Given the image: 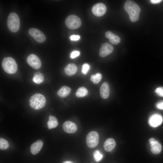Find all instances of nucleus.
<instances>
[{"label":"nucleus","mask_w":163,"mask_h":163,"mask_svg":"<svg viewBox=\"0 0 163 163\" xmlns=\"http://www.w3.org/2000/svg\"><path fill=\"white\" fill-rule=\"evenodd\" d=\"M28 33L37 42L41 43L46 39L45 34L40 30L36 28H30L28 30Z\"/></svg>","instance_id":"obj_7"},{"label":"nucleus","mask_w":163,"mask_h":163,"mask_svg":"<svg viewBox=\"0 0 163 163\" xmlns=\"http://www.w3.org/2000/svg\"><path fill=\"white\" fill-rule=\"evenodd\" d=\"M105 37L109 39V41L114 45H117L120 42V38L110 31H108L106 32Z\"/></svg>","instance_id":"obj_15"},{"label":"nucleus","mask_w":163,"mask_h":163,"mask_svg":"<svg viewBox=\"0 0 163 163\" xmlns=\"http://www.w3.org/2000/svg\"><path fill=\"white\" fill-rule=\"evenodd\" d=\"M65 23L66 27L72 30L79 28L82 24L80 18L75 15H70L68 16L65 20Z\"/></svg>","instance_id":"obj_5"},{"label":"nucleus","mask_w":163,"mask_h":163,"mask_svg":"<svg viewBox=\"0 0 163 163\" xmlns=\"http://www.w3.org/2000/svg\"><path fill=\"white\" fill-rule=\"evenodd\" d=\"M62 163H74L72 161H64Z\"/></svg>","instance_id":"obj_32"},{"label":"nucleus","mask_w":163,"mask_h":163,"mask_svg":"<svg viewBox=\"0 0 163 163\" xmlns=\"http://www.w3.org/2000/svg\"><path fill=\"white\" fill-rule=\"evenodd\" d=\"M151 146V151L153 154H157L161 152L162 147L161 144L153 138L149 140Z\"/></svg>","instance_id":"obj_11"},{"label":"nucleus","mask_w":163,"mask_h":163,"mask_svg":"<svg viewBox=\"0 0 163 163\" xmlns=\"http://www.w3.org/2000/svg\"><path fill=\"white\" fill-rule=\"evenodd\" d=\"M46 103V98L42 94L36 93L30 97L29 104L30 107L36 110L42 109L45 105Z\"/></svg>","instance_id":"obj_2"},{"label":"nucleus","mask_w":163,"mask_h":163,"mask_svg":"<svg viewBox=\"0 0 163 163\" xmlns=\"http://www.w3.org/2000/svg\"><path fill=\"white\" fill-rule=\"evenodd\" d=\"M80 52L78 51H74L72 52L71 54V57L72 59H74L79 55Z\"/></svg>","instance_id":"obj_28"},{"label":"nucleus","mask_w":163,"mask_h":163,"mask_svg":"<svg viewBox=\"0 0 163 163\" xmlns=\"http://www.w3.org/2000/svg\"><path fill=\"white\" fill-rule=\"evenodd\" d=\"M44 79V75L40 72H37L34 73L33 80L36 83L39 84L43 82Z\"/></svg>","instance_id":"obj_21"},{"label":"nucleus","mask_w":163,"mask_h":163,"mask_svg":"<svg viewBox=\"0 0 163 163\" xmlns=\"http://www.w3.org/2000/svg\"><path fill=\"white\" fill-rule=\"evenodd\" d=\"M155 91L158 96L163 97V87H158L155 89Z\"/></svg>","instance_id":"obj_27"},{"label":"nucleus","mask_w":163,"mask_h":163,"mask_svg":"<svg viewBox=\"0 0 163 163\" xmlns=\"http://www.w3.org/2000/svg\"><path fill=\"white\" fill-rule=\"evenodd\" d=\"M94 159L96 162L99 161L103 157V155L98 150L95 151L93 154Z\"/></svg>","instance_id":"obj_25"},{"label":"nucleus","mask_w":163,"mask_h":163,"mask_svg":"<svg viewBox=\"0 0 163 163\" xmlns=\"http://www.w3.org/2000/svg\"><path fill=\"white\" fill-rule=\"evenodd\" d=\"M43 145V142L40 140L33 143L30 147V151L32 154L33 155L37 154L40 150Z\"/></svg>","instance_id":"obj_16"},{"label":"nucleus","mask_w":163,"mask_h":163,"mask_svg":"<svg viewBox=\"0 0 163 163\" xmlns=\"http://www.w3.org/2000/svg\"><path fill=\"white\" fill-rule=\"evenodd\" d=\"M113 50V47L110 44L105 43L101 47L99 52V56L104 57L111 53Z\"/></svg>","instance_id":"obj_10"},{"label":"nucleus","mask_w":163,"mask_h":163,"mask_svg":"<svg viewBox=\"0 0 163 163\" xmlns=\"http://www.w3.org/2000/svg\"><path fill=\"white\" fill-rule=\"evenodd\" d=\"M63 128L66 132L69 133H72L76 131L77 127L76 125L74 123L67 121L63 123Z\"/></svg>","instance_id":"obj_13"},{"label":"nucleus","mask_w":163,"mask_h":163,"mask_svg":"<svg viewBox=\"0 0 163 163\" xmlns=\"http://www.w3.org/2000/svg\"><path fill=\"white\" fill-rule=\"evenodd\" d=\"M80 38V36L78 35H73L71 36L70 39L72 40H77Z\"/></svg>","instance_id":"obj_29"},{"label":"nucleus","mask_w":163,"mask_h":163,"mask_svg":"<svg viewBox=\"0 0 163 163\" xmlns=\"http://www.w3.org/2000/svg\"><path fill=\"white\" fill-rule=\"evenodd\" d=\"M163 121L161 116L158 114H155L152 115L149 120V123L151 126L156 127L160 125Z\"/></svg>","instance_id":"obj_12"},{"label":"nucleus","mask_w":163,"mask_h":163,"mask_svg":"<svg viewBox=\"0 0 163 163\" xmlns=\"http://www.w3.org/2000/svg\"><path fill=\"white\" fill-rule=\"evenodd\" d=\"M116 146V142L112 138L107 139L104 144V148L105 150L107 152H111L113 150Z\"/></svg>","instance_id":"obj_18"},{"label":"nucleus","mask_w":163,"mask_h":163,"mask_svg":"<svg viewBox=\"0 0 163 163\" xmlns=\"http://www.w3.org/2000/svg\"><path fill=\"white\" fill-rule=\"evenodd\" d=\"M156 107L160 109L163 110V101L159 102L157 103Z\"/></svg>","instance_id":"obj_30"},{"label":"nucleus","mask_w":163,"mask_h":163,"mask_svg":"<svg viewBox=\"0 0 163 163\" xmlns=\"http://www.w3.org/2000/svg\"><path fill=\"white\" fill-rule=\"evenodd\" d=\"M2 65L5 72L9 74L15 73L18 69V66L15 61L11 57L4 58Z\"/></svg>","instance_id":"obj_3"},{"label":"nucleus","mask_w":163,"mask_h":163,"mask_svg":"<svg viewBox=\"0 0 163 163\" xmlns=\"http://www.w3.org/2000/svg\"><path fill=\"white\" fill-rule=\"evenodd\" d=\"M27 62L28 64L35 69H38L41 66V63L39 57L36 55L31 54L27 58Z\"/></svg>","instance_id":"obj_8"},{"label":"nucleus","mask_w":163,"mask_h":163,"mask_svg":"<svg viewBox=\"0 0 163 163\" xmlns=\"http://www.w3.org/2000/svg\"><path fill=\"white\" fill-rule=\"evenodd\" d=\"M102 75L101 73H97L91 76V80L94 84H97L101 81Z\"/></svg>","instance_id":"obj_23"},{"label":"nucleus","mask_w":163,"mask_h":163,"mask_svg":"<svg viewBox=\"0 0 163 163\" xmlns=\"http://www.w3.org/2000/svg\"><path fill=\"white\" fill-rule=\"evenodd\" d=\"M8 142L4 139L0 138V149L1 150H5L9 147Z\"/></svg>","instance_id":"obj_24"},{"label":"nucleus","mask_w":163,"mask_h":163,"mask_svg":"<svg viewBox=\"0 0 163 163\" xmlns=\"http://www.w3.org/2000/svg\"><path fill=\"white\" fill-rule=\"evenodd\" d=\"M124 8L128 14L131 21L135 22L139 20L141 9L134 2L131 0L126 1L124 3Z\"/></svg>","instance_id":"obj_1"},{"label":"nucleus","mask_w":163,"mask_h":163,"mask_svg":"<svg viewBox=\"0 0 163 163\" xmlns=\"http://www.w3.org/2000/svg\"><path fill=\"white\" fill-rule=\"evenodd\" d=\"M87 89L84 87H79L76 92V95L78 97H81L85 96L88 94Z\"/></svg>","instance_id":"obj_22"},{"label":"nucleus","mask_w":163,"mask_h":163,"mask_svg":"<svg viewBox=\"0 0 163 163\" xmlns=\"http://www.w3.org/2000/svg\"><path fill=\"white\" fill-rule=\"evenodd\" d=\"M91 10L94 15L99 17L105 14L107 11V8L104 4L99 3L93 5Z\"/></svg>","instance_id":"obj_9"},{"label":"nucleus","mask_w":163,"mask_h":163,"mask_svg":"<svg viewBox=\"0 0 163 163\" xmlns=\"http://www.w3.org/2000/svg\"><path fill=\"white\" fill-rule=\"evenodd\" d=\"M99 141V135L98 133L94 131L89 133L87 135L86 142L88 146L91 148L96 147Z\"/></svg>","instance_id":"obj_6"},{"label":"nucleus","mask_w":163,"mask_h":163,"mask_svg":"<svg viewBox=\"0 0 163 163\" xmlns=\"http://www.w3.org/2000/svg\"><path fill=\"white\" fill-rule=\"evenodd\" d=\"M49 120L47 122V126L49 129H51L56 127L58 125V122L56 118L54 116L50 115Z\"/></svg>","instance_id":"obj_20"},{"label":"nucleus","mask_w":163,"mask_h":163,"mask_svg":"<svg viewBox=\"0 0 163 163\" xmlns=\"http://www.w3.org/2000/svg\"><path fill=\"white\" fill-rule=\"evenodd\" d=\"M90 68L89 65L87 63L84 64L82 66V72L84 74H86Z\"/></svg>","instance_id":"obj_26"},{"label":"nucleus","mask_w":163,"mask_h":163,"mask_svg":"<svg viewBox=\"0 0 163 163\" xmlns=\"http://www.w3.org/2000/svg\"><path fill=\"white\" fill-rule=\"evenodd\" d=\"M151 2L153 4H155L159 3L162 1L161 0H151Z\"/></svg>","instance_id":"obj_31"},{"label":"nucleus","mask_w":163,"mask_h":163,"mask_svg":"<svg viewBox=\"0 0 163 163\" xmlns=\"http://www.w3.org/2000/svg\"><path fill=\"white\" fill-rule=\"evenodd\" d=\"M77 67L74 63L68 64L64 68L65 73L68 75L72 76L76 73L77 71Z\"/></svg>","instance_id":"obj_17"},{"label":"nucleus","mask_w":163,"mask_h":163,"mask_svg":"<svg viewBox=\"0 0 163 163\" xmlns=\"http://www.w3.org/2000/svg\"><path fill=\"white\" fill-rule=\"evenodd\" d=\"M71 89L67 86H63L59 90L57 95L62 98H64L68 96L70 94Z\"/></svg>","instance_id":"obj_19"},{"label":"nucleus","mask_w":163,"mask_h":163,"mask_svg":"<svg viewBox=\"0 0 163 163\" xmlns=\"http://www.w3.org/2000/svg\"><path fill=\"white\" fill-rule=\"evenodd\" d=\"M7 24L9 30L12 32H17L20 27L19 18L18 15L14 12L9 14L7 19Z\"/></svg>","instance_id":"obj_4"},{"label":"nucleus","mask_w":163,"mask_h":163,"mask_svg":"<svg viewBox=\"0 0 163 163\" xmlns=\"http://www.w3.org/2000/svg\"><path fill=\"white\" fill-rule=\"evenodd\" d=\"M101 97L104 99L107 98L110 94V88L109 84L107 82L103 83L100 89Z\"/></svg>","instance_id":"obj_14"}]
</instances>
